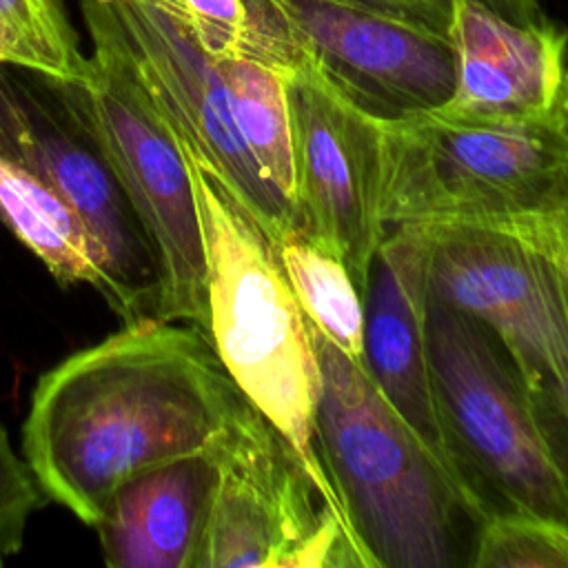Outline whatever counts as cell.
I'll list each match as a JSON object with an SVG mask.
<instances>
[{
  "label": "cell",
  "mask_w": 568,
  "mask_h": 568,
  "mask_svg": "<svg viewBox=\"0 0 568 568\" xmlns=\"http://www.w3.org/2000/svg\"><path fill=\"white\" fill-rule=\"evenodd\" d=\"M244 399L197 326L124 324L36 382L22 457L49 499L93 526L131 475L211 448Z\"/></svg>",
  "instance_id": "6da1fadb"
},
{
  "label": "cell",
  "mask_w": 568,
  "mask_h": 568,
  "mask_svg": "<svg viewBox=\"0 0 568 568\" xmlns=\"http://www.w3.org/2000/svg\"><path fill=\"white\" fill-rule=\"evenodd\" d=\"M186 158L206 248V335L244 397L297 453L344 532L373 559L322 459L320 359L277 246L211 171Z\"/></svg>",
  "instance_id": "7a4b0ae2"
},
{
  "label": "cell",
  "mask_w": 568,
  "mask_h": 568,
  "mask_svg": "<svg viewBox=\"0 0 568 568\" xmlns=\"http://www.w3.org/2000/svg\"><path fill=\"white\" fill-rule=\"evenodd\" d=\"M566 186L559 115L470 122L433 111L382 120L386 229L510 226L546 213Z\"/></svg>",
  "instance_id": "3957f363"
},
{
  "label": "cell",
  "mask_w": 568,
  "mask_h": 568,
  "mask_svg": "<svg viewBox=\"0 0 568 568\" xmlns=\"http://www.w3.org/2000/svg\"><path fill=\"white\" fill-rule=\"evenodd\" d=\"M80 11L93 42L89 78L44 80L100 142L160 251L162 322L206 333V248L189 158L138 75L106 0H80Z\"/></svg>",
  "instance_id": "277c9868"
},
{
  "label": "cell",
  "mask_w": 568,
  "mask_h": 568,
  "mask_svg": "<svg viewBox=\"0 0 568 568\" xmlns=\"http://www.w3.org/2000/svg\"><path fill=\"white\" fill-rule=\"evenodd\" d=\"M313 344L322 371V459L377 568L450 566L459 506L446 481L366 371L315 328Z\"/></svg>",
  "instance_id": "5b68a950"
},
{
  "label": "cell",
  "mask_w": 568,
  "mask_h": 568,
  "mask_svg": "<svg viewBox=\"0 0 568 568\" xmlns=\"http://www.w3.org/2000/svg\"><path fill=\"white\" fill-rule=\"evenodd\" d=\"M426 333L442 415L479 490L488 486L504 508L568 521V473L501 342L430 297Z\"/></svg>",
  "instance_id": "8992f818"
},
{
  "label": "cell",
  "mask_w": 568,
  "mask_h": 568,
  "mask_svg": "<svg viewBox=\"0 0 568 568\" xmlns=\"http://www.w3.org/2000/svg\"><path fill=\"white\" fill-rule=\"evenodd\" d=\"M211 448L217 481L197 568H375L248 399Z\"/></svg>",
  "instance_id": "52a82bcc"
},
{
  "label": "cell",
  "mask_w": 568,
  "mask_h": 568,
  "mask_svg": "<svg viewBox=\"0 0 568 568\" xmlns=\"http://www.w3.org/2000/svg\"><path fill=\"white\" fill-rule=\"evenodd\" d=\"M0 64V151L44 178L91 231L109 282V306L124 324L162 322L164 266L122 180L93 133L44 78Z\"/></svg>",
  "instance_id": "ba28073f"
},
{
  "label": "cell",
  "mask_w": 568,
  "mask_h": 568,
  "mask_svg": "<svg viewBox=\"0 0 568 568\" xmlns=\"http://www.w3.org/2000/svg\"><path fill=\"white\" fill-rule=\"evenodd\" d=\"M428 297L481 322L506 348L535 406L568 379V306L544 251L517 226L424 229Z\"/></svg>",
  "instance_id": "9c48e42d"
},
{
  "label": "cell",
  "mask_w": 568,
  "mask_h": 568,
  "mask_svg": "<svg viewBox=\"0 0 568 568\" xmlns=\"http://www.w3.org/2000/svg\"><path fill=\"white\" fill-rule=\"evenodd\" d=\"M295 211L362 291L388 229L382 217V120L333 91L311 64L284 75Z\"/></svg>",
  "instance_id": "30bf717a"
},
{
  "label": "cell",
  "mask_w": 568,
  "mask_h": 568,
  "mask_svg": "<svg viewBox=\"0 0 568 568\" xmlns=\"http://www.w3.org/2000/svg\"><path fill=\"white\" fill-rule=\"evenodd\" d=\"M144 87L182 146L255 217L275 246L302 231L295 209L266 182L233 120L215 60L155 0H106Z\"/></svg>",
  "instance_id": "8fae6325"
},
{
  "label": "cell",
  "mask_w": 568,
  "mask_h": 568,
  "mask_svg": "<svg viewBox=\"0 0 568 568\" xmlns=\"http://www.w3.org/2000/svg\"><path fill=\"white\" fill-rule=\"evenodd\" d=\"M428 257L424 229H388L364 288V371L428 455L459 510L479 524L495 508L450 439L433 377Z\"/></svg>",
  "instance_id": "7c38bea8"
},
{
  "label": "cell",
  "mask_w": 568,
  "mask_h": 568,
  "mask_svg": "<svg viewBox=\"0 0 568 568\" xmlns=\"http://www.w3.org/2000/svg\"><path fill=\"white\" fill-rule=\"evenodd\" d=\"M311 69L377 120L439 111L455 93L450 36L342 0H273Z\"/></svg>",
  "instance_id": "4fadbf2b"
},
{
  "label": "cell",
  "mask_w": 568,
  "mask_h": 568,
  "mask_svg": "<svg viewBox=\"0 0 568 568\" xmlns=\"http://www.w3.org/2000/svg\"><path fill=\"white\" fill-rule=\"evenodd\" d=\"M453 98L437 111L470 122H535L557 115L568 31L552 20L515 24L473 0H455Z\"/></svg>",
  "instance_id": "5bb4252c"
},
{
  "label": "cell",
  "mask_w": 568,
  "mask_h": 568,
  "mask_svg": "<svg viewBox=\"0 0 568 568\" xmlns=\"http://www.w3.org/2000/svg\"><path fill=\"white\" fill-rule=\"evenodd\" d=\"M215 481L213 448L124 479L93 521L102 561L111 568H197Z\"/></svg>",
  "instance_id": "9a60e30c"
},
{
  "label": "cell",
  "mask_w": 568,
  "mask_h": 568,
  "mask_svg": "<svg viewBox=\"0 0 568 568\" xmlns=\"http://www.w3.org/2000/svg\"><path fill=\"white\" fill-rule=\"evenodd\" d=\"M0 220L62 284H89L109 302L100 248L71 204L36 171L0 151Z\"/></svg>",
  "instance_id": "2e32d148"
},
{
  "label": "cell",
  "mask_w": 568,
  "mask_h": 568,
  "mask_svg": "<svg viewBox=\"0 0 568 568\" xmlns=\"http://www.w3.org/2000/svg\"><path fill=\"white\" fill-rule=\"evenodd\" d=\"M277 253L311 326L364 368V297L346 264L302 231L288 233Z\"/></svg>",
  "instance_id": "e0dca14e"
},
{
  "label": "cell",
  "mask_w": 568,
  "mask_h": 568,
  "mask_svg": "<svg viewBox=\"0 0 568 568\" xmlns=\"http://www.w3.org/2000/svg\"><path fill=\"white\" fill-rule=\"evenodd\" d=\"M235 126L266 182L295 209L293 144L284 75L248 58L215 60ZM297 213V211H295Z\"/></svg>",
  "instance_id": "ac0fdd59"
},
{
  "label": "cell",
  "mask_w": 568,
  "mask_h": 568,
  "mask_svg": "<svg viewBox=\"0 0 568 568\" xmlns=\"http://www.w3.org/2000/svg\"><path fill=\"white\" fill-rule=\"evenodd\" d=\"M0 53L2 64L58 82H84L91 73V55L58 0H0Z\"/></svg>",
  "instance_id": "d6986e66"
},
{
  "label": "cell",
  "mask_w": 568,
  "mask_h": 568,
  "mask_svg": "<svg viewBox=\"0 0 568 568\" xmlns=\"http://www.w3.org/2000/svg\"><path fill=\"white\" fill-rule=\"evenodd\" d=\"M475 568H568V521L497 508L479 521Z\"/></svg>",
  "instance_id": "ffe728a7"
},
{
  "label": "cell",
  "mask_w": 568,
  "mask_h": 568,
  "mask_svg": "<svg viewBox=\"0 0 568 568\" xmlns=\"http://www.w3.org/2000/svg\"><path fill=\"white\" fill-rule=\"evenodd\" d=\"M49 497L40 488L24 457H20L0 422V566L16 557L24 546L31 515H36Z\"/></svg>",
  "instance_id": "44dd1931"
},
{
  "label": "cell",
  "mask_w": 568,
  "mask_h": 568,
  "mask_svg": "<svg viewBox=\"0 0 568 568\" xmlns=\"http://www.w3.org/2000/svg\"><path fill=\"white\" fill-rule=\"evenodd\" d=\"M362 9L395 16L450 36L455 0H342Z\"/></svg>",
  "instance_id": "7402d4cb"
},
{
  "label": "cell",
  "mask_w": 568,
  "mask_h": 568,
  "mask_svg": "<svg viewBox=\"0 0 568 568\" xmlns=\"http://www.w3.org/2000/svg\"><path fill=\"white\" fill-rule=\"evenodd\" d=\"M484 9L515 22V24H541L550 18L541 9L539 0H473Z\"/></svg>",
  "instance_id": "603a6c76"
},
{
  "label": "cell",
  "mask_w": 568,
  "mask_h": 568,
  "mask_svg": "<svg viewBox=\"0 0 568 568\" xmlns=\"http://www.w3.org/2000/svg\"><path fill=\"white\" fill-rule=\"evenodd\" d=\"M546 213L555 222V226L561 231V235L568 240V186L561 193V197Z\"/></svg>",
  "instance_id": "cb8c5ba5"
},
{
  "label": "cell",
  "mask_w": 568,
  "mask_h": 568,
  "mask_svg": "<svg viewBox=\"0 0 568 568\" xmlns=\"http://www.w3.org/2000/svg\"><path fill=\"white\" fill-rule=\"evenodd\" d=\"M557 115L564 124V129L568 131V71L564 78V89H561V98H559V106H557Z\"/></svg>",
  "instance_id": "d4e9b609"
},
{
  "label": "cell",
  "mask_w": 568,
  "mask_h": 568,
  "mask_svg": "<svg viewBox=\"0 0 568 568\" xmlns=\"http://www.w3.org/2000/svg\"><path fill=\"white\" fill-rule=\"evenodd\" d=\"M0 64H2V53H0Z\"/></svg>",
  "instance_id": "484cf974"
}]
</instances>
